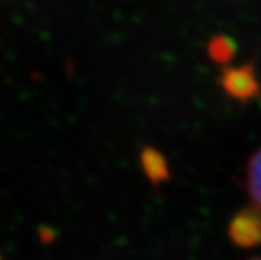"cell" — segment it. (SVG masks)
Returning a JSON list of instances; mask_svg holds the SVG:
<instances>
[{
	"label": "cell",
	"instance_id": "cell-3",
	"mask_svg": "<svg viewBox=\"0 0 261 260\" xmlns=\"http://www.w3.org/2000/svg\"><path fill=\"white\" fill-rule=\"evenodd\" d=\"M141 160H142V167H144L147 177L153 183H160L161 180L168 179V176H169L168 164H166V161L160 152H156L152 148H146L142 151Z\"/></svg>",
	"mask_w": 261,
	"mask_h": 260
},
{
	"label": "cell",
	"instance_id": "cell-5",
	"mask_svg": "<svg viewBox=\"0 0 261 260\" xmlns=\"http://www.w3.org/2000/svg\"><path fill=\"white\" fill-rule=\"evenodd\" d=\"M208 54H210L211 60H215L219 64H224V63H228L234 57L236 45L231 38H228L225 35H218L210 39Z\"/></svg>",
	"mask_w": 261,
	"mask_h": 260
},
{
	"label": "cell",
	"instance_id": "cell-4",
	"mask_svg": "<svg viewBox=\"0 0 261 260\" xmlns=\"http://www.w3.org/2000/svg\"><path fill=\"white\" fill-rule=\"evenodd\" d=\"M247 190L255 202L256 208L261 210V149L253 154L247 167Z\"/></svg>",
	"mask_w": 261,
	"mask_h": 260
},
{
	"label": "cell",
	"instance_id": "cell-1",
	"mask_svg": "<svg viewBox=\"0 0 261 260\" xmlns=\"http://www.w3.org/2000/svg\"><path fill=\"white\" fill-rule=\"evenodd\" d=\"M230 237L236 245L244 248L261 243V210L255 207L240 211L231 220Z\"/></svg>",
	"mask_w": 261,
	"mask_h": 260
},
{
	"label": "cell",
	"instance_id": "cell-6",
	"mask_svg": "<svg viewBox=\"0 0 261 260\" xmlns=\"http://www.w3.org/2000/svg\"><path fill=\"white\" fill-rule=\"evenodd\" d=\"M252 260H261V258H252Z\"/></svg>",
	"mask_w": 261,
	"mask_h": 260
},
{
	"label": "cell",
	"instance_id": "cell-2",
	"mask_svg": "<svg viewBox=\"0 0 261 260\" xmlns=\"http://www.w3.org/2000/svg\"><path fill=\"white\" fill-rule=\"evenodd\" d=\"M222 86L231 98L241 101L253 98L259 89L252 64H244L240 67H227L222 76Z\"/></svg>",
	"mask_w": 261,
	"mask_h": 260
}]
</instances>
